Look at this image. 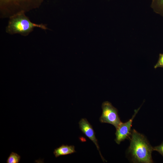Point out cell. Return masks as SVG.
Here are the masks:
<instances>
[{"instance_id":"cell-1","label":"cell","mask_w":163,"mask_h":163,"mask_svg":"<svg viewBox=\"0 0 163 163\" xmlns=\"http://www.w3.org/2000/svg\"><path fill=\"white\" fill-rule=\"evenodd\" d=\"M130 145L128 150L131 160L133 163H152V153L153 151L145 137L135 129L131 131Z\"/></svg>"},{"instance_id":"cell-2","label":"cell","mask_w":163,"mask_h":163,"mask_svg":"<svg viewBox=\"0 0 163 163\" xmlns=\"http://www.w3.org/2000/svg\"><path fill=\"white\" fill-rule=\"evenodd\" d=\"M20 11L9 17L6 32L10 34H19L26 36L32 32L36 27L43 30L47 29L46 26L43 24H36L32 22L25 14Z\"/></svg>"},{"instance_id":"cell-3","label":"cell","mask_w":163,"mask_h":163,"mask_svg":"<svg viewBox=\"0 0 163 163\" xmlns=\"http://www.w3.org/2000/svg\"><path fill=\"white\" fill-rule=\"evenodd\" d=\"M44 0H0V13L10 17L39 7Z\"/></svg>"},{"instance_id":"cell-4","label":"cell","mask_w":163,"mask_h":163,"mask_svg":"<svg viewBox=\"0 0 163 163\" xmlns=\"http://www.w3.org/2000/svg\"><path fill=\"white\" fill-rule=\"evenodd\" d=\"M101 107L102 113L99 119L100 122L111 124L117 128L122 123L119 117L117 109L108 101L104 102Z\"/></svg>"},{"instance_id":"cell-5","label":"cell","mask_w":163,"mask_h":163,"mask_svg":"<svg viewBox=\"0 0 163 163\" xmlns=\"http://www.w3.org/2000/svg\"><path fill=\"white\" fill-rule=\"evenodd\" d=\"M141 107L135 110L134 113L130 119L125 123L122 122L116 128V138L115 141L118 144H120L125 139L130 138L131 133V128L133 120Z\"/></svg>"},{"instance_id":"cell-6","label":"cell","mask_w":163,"mask_h":163,"mask_svg":"<svg viewBox=\"0 0 163 163\" xmlns=\"http://www.w3.org/2000/svg\"><path fill=\"white\" fill-rule=\"evenodd\" d=\"M79 128L82 132L95 144L97 150L99 151L102 159L103 161H104L105 160L102 156L100 151L97 140L91 125L85 118L82 119L79 122Z\"/></svg>"},{"instance_id":"cell-7","label":"cell","mask_w":163,"mask_h":163,"mask_svg":"<svg viewBox=\"0 0 163 163\" xmlns=\"http://www.w3.org/2000/svg\"><path fill=\"white\" fill-rule=\"evenodd\" d=\"M75 152V146L62 145L54 149L53 154L56 157L71 154Z\"/></svg>"},{"instance_id":"cell-8","label":"cell","mask_w":163,"mask_h":163,"mask_svg":"<svg viewBox=\"0 0 163 163\" xmlns=\"http://www.w3.org/2000/svg\"><path fill=\"white\" fill-rule=\"evenodd\" d=\"M151 6L155 13L163 17V0H152Z\"/></svg>"},{"instance_id":"cell-9","label":"cell","mask_w":163,"mask_h":163,"mask_svg":"<svg viewBox=\"0 0 163 163\" xmlns=\"http://www.w3.org/2000/svg\"><path fill=\"white\" fill-rule=\"evenodd\" d=\"M21 158L20 156L17 153L12 152L8 158L7 163H18Z\"/></svg>"},{"instance_id":"cell-10","label":"cell","mask_w":163,"mask_h":163,"mask_svg":"<svg viewBox=\"0 0 163 163\" xmlns=\"http://www.w3.org/2000/svg\"><path fill=\"white\" fill-rule=\"evenodd\" d=\"M158 67L163 68V53L159 54L158 61L154 66L155 69Z\"/></svg>"},{"instance_id":"cell-11","label":"cell","mask_w":163,"mask_h":163,"mask_svg":"<svg viewBox=\"0 0 163 163\" xmlns=\"http://www.w3.org/2000/svg\"><path fill=\"white\" fill-rule=\"evenodd\" d=\"M153 150L158 152L163 156V142L159 145L153 147Z\"/></svg>"}]
</instances>
